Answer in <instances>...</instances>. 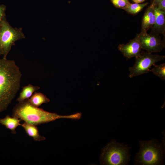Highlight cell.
Masks as SVG:
<instances>
[{
    "label": "cell",
    "instance_id": "obj_1",
    "mask_svg": "<svg viewBox=\"0 0 165 165\" xmlns=\"http://www.w3.org/2000/svg\"><path fill=\"white\" fill-rule=\"evenodd\" d=\"M21 76L14 61L0 59V112L7 109L19 91Z\"/></svg>",
    "mask_w": 165,
    "mask_h": 165
},
{
    "label": "cell",
    "instance_id": "obj_2",
    "mask_svg": "<svg viewBox=\"0 0 165 165\" xmlns=\"http://www.w3.org/2000/svg\"><path fill=\"white\" fill-rule=\"evenodd\" d=\"M81 116L80 113L68 116H61L56 113L49 112L32 105L28 99L17 104L13 109L12 114L13 117L20 119L28 124L35 126L62 118L79 119Z\"/></svg>",
    "mask_w": 165,
    "mask_h": 165
},
{
    "label": "cell",
    "instance_id": "obj_3",
    "mask_svg": "<svg viewBox=\"0 0 165 165\" xmlns=\"http://www.w3.org/2000/svg\"><path fill=\"white\" fill-rule=\"evenodd\" d=\"M139 151L134 157V165L164 164L165 148L157 139L139 141Z\"/></svg>",
    "mask_w": 165,
    "mask_h": 165
},
{
    "label": "cell",
    "instance_id": "obj_4",
    "mask_svg": "<svg viewBox=\"0 0 165 165\" xmlns=\"http://www.w3.org/2000/svg\"><path fill=\"white\" fill-rule=\"evenodd\" d=\"M131 147L112 140L102 149L100 163L105 165H127L130 160Z\"/></svg>",
    "mask_w": 165,
    "mask_h": 165
},
{
    "label": "cell",
    "instance_id": "obj_5",
    "mask_svg": "<svg viewBox=\"0 0 165 165\" xmlns=\"http://www.w3.org/2000/svg\"><path fill=\"white\" fill-rule=\"evenodd\" d=\"M25 38L22 28L11 26L5 16L1 21L0 28V48L3 58H6L12 46L16 41Z\"/></svg>",
    "mask_w": 165,
    "mask_h": 165
},
{
    "label": "cell",
    "instance_id": "obj_6",
    "mask_svg": "<svg viewBox=\"0 0 165 165\" xmlns=\"http://www.w3.org/2000/svg\"><path fill=\"white\" fill-rule=\"evenodd\" d=\"M165 56L141 50L140 56L136 57L134 66L129 68V77L132 78L141 75L148 73L152 65L160 61L164 60Z\"/></svg>",
    "mask_w": 165,
    "mask_h": 165
},
{
    "label": "cell",
    "instance_id": "obj_7",
    "mask_svg": "<svg viewBox=\"0 0 165 165\" xmlns=\"http://www.w3.org/2000/svg\"><path fill=\"white\" fill-rule=\"evenodd\" d=\"M137 35L141 49L149 53L160 52L165 47V41L158 34L141 32Z\"/></svg>",
    "mask_w": 165,
    "mask_h": 165
},
{
    "label": "cell",
    "instance_id": "obj_8",
    "mask_svg": "<svg viewBox=\"0 0 165 165\" xmlns=\"http://www.w3.org/2000/svg\"><path fill=\"white\" fill-rule=\"evenodd\" d=\"M118 48L123 56L128 59L140 56L142 49L138 35L126 44H119Z\"/></svg>",
    "mask_w": 165,
    "mask_h": 165
},
{
    "label": "cell",
    "instance_id": "obj_9",
    "mask_svg": "<svg viewBox=\"0 0 165 165\" xmlns=\"http://www.w3.org/2000/svg\"><path fill=\"white\" fill-rule=\"evenodd\" d=\"M156 15V20L154 24L151 28V33L162 34L165 36V11L154 7Z\"/></svg>",
    "mask_w": 165,
    "mask_h": 165
},
{
    "label": "cell",
    "instance_id": "obj_10",
    "mask_svg": "<svg viewBox=\"0 0 165 165\" xmlns=\"http://www.w3.org/2000/svg\"><path fill=\"white\" fill-rule=\"evenodd\" d=\"M154 7L152 4L145 11L141 23V32H147L153 26L156 20Z\"/></svg>",
    "mask_w": 165,
    "mask_h": 165
},
{
    "label": "cell",
    "instance_id": "obj_11",
    "mask_svg": "<svg viewBox=\"0 0 165 165\" xmlns=\"http://www.w3.org/2000/svg\"><path fill=\"white\" fill-rule=\"evenodd\" d=\"M20 120L14 117H12L8 115L5 118L0 119V124L10 130L13 134H15L16 133V128L21 126Z\"/></svg>",
    "mask_w": 165,
    "mask_h": 165
},
{
    "label": "cell",
    "instance_id": "obj_12",
    "mask_svg": "<svg viewBox=\"0 0 165 165\" xmlns=\"http://www.w3.org/2000/svg\"><path fill=\"white\" fill-rule=\"evenodd\" d=\"M26 134L29 136L33 138L35 141H40L46 140V138L40 135L38 128L36 126L24 122L21 124Z\"/></svg>",
    "mask_w": 165,
    "mask_h": 165
},
{
    "label": "cell",
    "instance_id": "obj_13",
    "mask_svg": "<svg viewBox=\"0 0 165 165\" xmlns=\"http://www.w3.org/2000/svg\"><path fill=\"white\" fill-rule=\"evenodd\" d=\"M40 87L29 84L22 87V90L17 99L18 103L29 99L32 96L33 93L40 89Z\"/></svg>",
    "mask_w": 165,
    "mask_h": 165
},
{
    "label": "cell",
    "instance_id": "obj_14",
    "mask_svg": "<svg viewBox=\"0 0 165 165\" xmlns=\"http://www.w3.org/2000/svg\"><path fill=\"white\" fill-rule=\"evenodd\" d=\"M28 100L32 105L36 107H38L43 103H48L50 101L43 94L37 92H35Z\"/></svg>",
    "mask_w": 165,
    "mask_h": 165
},
{
    "label": "cell",
    "instance_id": "obj_15",
    "mask_svg": "<svg viewBox=\"0 0 165 165\" xmlns=\"http://www.w3.org/2000/svg\"><path fill=\"white\" fill-rule=\"evenodd\" d=\"M148 4L147 2L143 4L130 3L124 9L129 14L134 15L140 12Z\"/></svg>",
    "mask_w": 165,
    "mask_h": 165
},
{
    "label": "cell",
    "instance_id": "obj_16",
    "mask_svg": "<svg viewBox=\"0 0 165 165\" xmlns=\"http://www.w3.org/2000/svg\"><path fill=\"white\" fill-rule=\"evenodd\" d=\"M154 67L150 71L161 79L165 80V63H163L160 65H154Z\"/></svg>",
    "mask_w": 165,
    "mask_h": 165
},
{
    "label": "cell",
    "instance_id": "obj_17",
    "mask_svg": "<svg viewBox=\"0 0 165 165\" xmlns=\"http://www.w3.org/2000/svg\"><path fill=\"white\" fill-rule=\"evenodd\" d=\"M114 6L116 8L124 9L128 4L124 0H111Z\"/></svg>",
    "mask_w": 165,
    "mask_h": 165
},
{
    "label": "cell",
    "instance_id": "obj_18",
    "mask_svg": "<svg viewBox=\"0 0 165 165\" xmlns=\"http://www.w3.org/2000/svg\"><path fill=\"white\" fill-rule=\"evenodd\" d=\"M6 9V6L4 5H0V22L2 21L5 16V12Z\"/></svg>",
    "mask_w": 165,
    "mask_h": 165
},
{
    "label": "cell",
    "instance_id": "obj_19",
    "mask_svg": "<svg viewBox=\"0 0 165 165\" xmlns=\"http://www.w3.org/2000/svg\"><path fill=\"white\" fill-rule=\"evenodd\" d=\"M159 9L165 11V0H162L156 7Z\"/></svg>",
    "mask_w": 165,
    "mask_h": 165
},
{
    "label": "cell",
    "instance_id": "obj_20",
    "mask_svg": "<svg viewBox=\"0 0 165 165\" xmlns=\"http://www.w3.org/2000/svg\"><path fill=\"white\" fill-rule=\"evenodd\" d=\"M135 3H140L144 2L145 0H132Z\"/></svg>",
    "mask_w": 165,
    "mask_h": 165
},
{
    "label": "cell",
    "instance_id": "obj_21",
    "mask_svg": "<svg viewBox=\"0 0 165 165\" xmlns=\"http://www.w3.org/2000/svg\"><path fill=\"white\" fill-rule=\"evenodd\" d=\"M125 2L127 3V4L128 5L129 4L130 2H129L128 0H124Z\"/></svg>",
    "mask_w": 165,
    "mask_h": 165
},
{
    "label": "cell",
    "instance_id": "obj_22",
    "mask_svg": "<svg viewBox=\"0 0 165 165\" xmlns=\"http://www.w3.org/2000/svg\"><path fill=\"white\" fill-rule=\"evenodd\" d=\"M0 55H1V50H0Z\"/></svg>",
    "mask_w": 165,
    "mask_h": 165
},
{
    "label": "cell",
    "instance_id": "obj_23",
    "mask_svg": "<svg viewBox=\"0 0 165 165\" xmlns=\"http://www.w3.org/2000/svg\"><path fill=\"white\" fill-rule=\"evenodd\" d=\"M1 22H0V27H1Z\"/></svg>",
    "mask_w": 165,
    "mask_h": 165
},
{
    "label": "cell",
    "instance_id": "obj_24",
    "mask_svg": "<svg viewBox=\"0 0 165 165\" xmlns=\"http://www.w3.org/2000/svg\"></svg>",
    "mask_w": 165,
    "mask_h": 165
}]
</instances>
